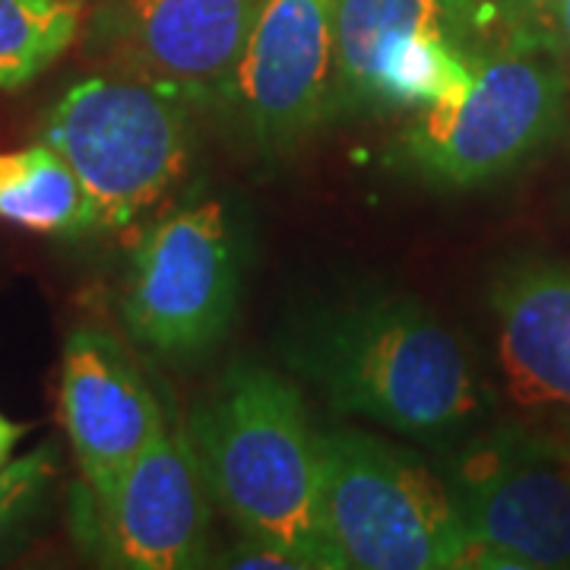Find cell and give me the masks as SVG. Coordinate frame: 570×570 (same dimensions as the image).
<instances>
[{"instance_id":"obj_3","label":"cell","mask_w":570,"mask_h":570,"mask_svg":"<svg viewBox=\"0 0 570 570\" xmlns=\"http://www.w3.org/2000/svg\"><path fill=\"white\" fill-rule=\"evenodd\" d=\"M194 108L165 86L105 67L70 82L41 121L77 175L92 232H124L178 184L190 159Z\"/></svg>"},{"instance_id":"obj_15","label":"cell","mask_w":570,"mask_h":570,"mask_svg":"<svg viewBox=\"0 0 570 570\" xmlns=\"http://www.w3.org/2000/svg\"><path fill=\"white\" fill-rule=\"evenodd\" d=\"M89 0H0V92L36 82L77 45Z\"/></svg>"},{"instance_id":"obj_20","label":"cell","mask_w":570,"mask_h":570,"mask_svg":"<svg viewBox=\"0 0 570 570\" xmlns=\"http://www.w3.org/2000/svg\"><path fill=\"white\" fill-rule=\"evenodd\" d=\"M554 51L570 77V0H564V7L558 10V20H554Z\"/></svg>"},{"instance_id":"obj_10","label":"cell","mask_w":570,"mask_h":570,"mask_svg":"<svg viewBox=\"0 0 570 570\" xmlns=\"http://www.w3.org/2000/svg\"><path fill=\"white\" fill-rule=\"evenodd\" d=\"M58 412L89 508H99L118 491L127 469L168 425L140 365L102 326H73L67 333Z\"/></svg>"},{"instance_id":"obj_5","label":"cell","mask_w":570,"mask_h":570,"mask_svg":"<svg viewBox=\"0 0 570 570\" xmlns=\"http://www.w3.org/2000/svg\"><path fill=\"white\" fill-rule=\"evenodd\" d=\"M330 546L343 570L472 568V542L444 475L358 428L321 431Z\"/></svg>"},{"instance_id":"obj_9","label":"cell","mask_w":570,"mask_h":570,"mask_svg":"<svg viewBox=\"0 0 570 570\" xmlns=\"http://www.w3.org/2000/svg\"><path fill=\"white\" fill-rule=\"evenodd\" d=\"M336 20L340 0H261L228 108L269 159L333 118Z\"/></svg>"},{"instance_id":"obj_21","label":"cell","mask_w":570,"mask_h":570,"mask_svg":"<svg viewBox=\"0 0 570 570\" xmlns=\"http://www.w3.org/2000/svg\"><path fill=\"white\" fill-rule=\"evenodd\" d=\"M554 441H558V448H561V456L568 460V466H570V422H568V428L561 431V434H554Z\"/></svg>"},{"instance_id":"obj_19","label":"cell","mask_w":570,"mask_h":570,"mask_svg":"<svg viewBox=\"0 0 570 570\" xmlns=\"http://www.w3.org/2000/svg\"><path fill=\"white\" fill-rule=\"evenodd\" d=\"M22 434H26V428H22L20 422H13V419H7V415L0 412V469L13 460V453H17V444L22 441Z\"/></svg>"},{"instance_id":"obj_16","label":"cell","mask_w":570,"mask_h":570,"mask_svg":"<svg viewBox=\"0 0 570 570\" xmlns=\"http://www.w3.org/2000/svg\"><path fill=\"white\" fill-rule=\"evenodd\" d=\"M58 479V450L41 444L0 469V554L13 551L32 530Z\"/></svg>"},{"instance_id":"obj_8","label":"cell","mask_w":570,"mask_h":570,"mask_svg":"<svg viewBox=\"0 0 570 570\" xmlns=\"http://www.w3.org/2000/svg\"><path fill=\"white\" fill-rule=\"evenodd\" d=\"M261 0H99L86 51L197 108H228Z\"/></svg>"},{"instance_id":"obj_13","label":"cell","mask_w":570,"mask_h":570,"mask_svg":"<svg viewBox=\"0 0 570 570\" xmlns=\"http://www.w3.org/2000/svg\"><path fill=\"white\" fill-rule=\"evenodd\" d=\"M412 36H444L472 63L527 41L501 0H340L333 118L358 115L374 63L390 45Z\"/></svg>"},{"instance_id":"obj_7","label":"cell","mask_w":570,"mask_h":570,"mask_svg":"<svg viewBox=\"0 0 570 570\" xmlns=\"http://www.w3.org/2000/svg\"><path fill=\"white\" fill-rule=\"evenodd\" d=\"M444 479L472 542V568L570 570V466L554 434L475 431Z\"/></svg>"},{"instance_id":"obj_17","label":"cell","mask_w":570,"mask_h":570,"mask_svg":"<svg viewBox=\"0 0 570 570\" xmlns=\"http://www.w3.org/2000/svg\"><path fill=\"white\" fill-rule=\"evenodd\" d=\"M510 22L520 29V36L532 41H546L554 48V20L564 0H501Z\"/></svg>"},{"instance_id":"obj_1","label":"cell","mask_w":570,"mask_h":570,"mask_svg":"<svg viewBox=\"0 0 570 570\" xmlns=\"http://www.w3.org/2000/svg\"><path fill=\"white\" fill-rule=\"evenodd\" d=\"M285 365L336 415L367 419L428 448H460L491 412L463 340L403 292H355L302 314Z\"/></svg>"},{"instance_id":"obj_11","label":"cell","mask_w":570,"mask_h":570,"mask_svg":"<svg viewBox=\"0 0 570 570\" xmlns=\"http://www.w3.org/2000/svg\"><path fill=\"white\" fill-rule=\"evenodd\" d=\"M102 564L190 570L209 564V489L187 425H165L127 469L118 491L92 508Z\"/></svg>"},{"instance_id":"obj_18","label":"cell","mask_w":570,"mask_h":570,"mask_svg":"<svg viewBox=\"0 0 570 570\" xmlns=\"http://www.w3.org/2000/svg\"><path fill=\"white\" fill-rule=\"evenodd\" d=\"M225 568H279V570H305V564L283 549H273L254 539H242V546L228 549L223 554Z\"/></svg>"},{"instance_id":"obj_6","label":"cell","mask_w":570,"mask_h":570,"mask_svg":"<svg viewBox=\"0 0 570 570\" xmlns=\"http://www.w3.org/2000/svg\"><path fill=\"white\" fill-rule=\"evenodd\" d=\"M245 273V238L225 200L165 216L134 250L121 317L130 340L168 362H194L232 330Z\"/></svg>"},{"instance_id":"obj_14","label":"cell","mask_w":570,"mask_h":570,"mask_svg":"<svg viewBox=\"0 0 570 570\" xmlns=\"http://www.w3.org/2000/svg\"><path fill=\"white\" fill-rule=\"evenodd\" d=\"M0 223L51 238L92 232L80 181L51 142L0 153Z\"/></svg>"},{"instance_id":"obj_2","label":"cell","mask_w":570,"mask_h":570,"mask_svg":"<svg viewBox=\"0 0 570 570\" xmlns=\"http://www.w3.org/2000/svg\"><path fill=\"white\" fill-rule=\"evenodd\" d=\"M209 498L242 539L295 554L305 570H343L330 546L321 431L302 390L264 365H232L187 419Z\"/></svg>"},{"instance_id":"obj_12","label":"cell","mask_w":570,"mask_h":570,"mask_svg":"<svg viewBox=\"0 0 570 570\" xmlns=\"http://www.w3.org/2000/svg\"><path fill=\"white\" fill-rule=\"evenodd\" d=\"M494 362L510 403L570 415V264L517 261L489 288Z\"/></svg>"},{"instance_id":"obj_4","label":"cell","mask_w":570,"mask_h":570,"mask_svg":"<svg viewBox=\"0 0 570 570\" xmlns=\"http://www.w3.org/2000/svg\"><path fill=\"white\" fill-rule=\"evenodd\" d=\"M568 86L551 45H504L472 63L463 99L415 111L390 156L419 181L444 190L501 181L558 137L568 118Z\"/></svg>"}]
</instances>
